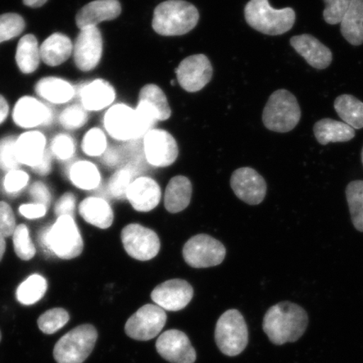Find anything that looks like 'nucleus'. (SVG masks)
I'll return each mask as SVG.
<instances>
[{
	"instance_id": "40",
	"label": "nucleus",
	"mask_w": 363,
	"mask_h": 363,
	"mask_svg": "<svg viewBox=\"0 0 363 363\" xmlns=\"http://www.w3.org/2000/svg\"><path fill=\"white\" fill-rule=\"evenodd\" d=\"M82 148L89 156L102 155L107 148L106 135L101 129H91L84 136Z\"/></svg>"
},
{
	"instance_id": "20",
	"label": "nucleus",
	"mask_w": 363,
	"mask_h": 363,
	"mask_svg": "<svg viewBox=\"0 0 363 363\" xmlns=\"http://www.w3.org/2000/svg\"><path fill=\"white\" fill-rule=\"evenodd\" d=\"M161 196V189L155 180L140 177L130 184L126 199L135 211L148 212L158 206Z\"/></svg>"
},
{
	"instance_id": "23",
	"label": "nucleus",
	"mask_w": 363,
	"mask_h": 363,
	"mask_svg": "<svg viewBox=\"0 0 363 363\" xmlns=\"http://www.w3.org/2000/svg\"><path fill=\"white\" fill-rule=\"evenodd\" d=\"M45 138L39 131H30L16 139V151L18 160L23 164L35 167L45 152Z\"/></svg>"
},
{
	"instance_id": "25",
	"label": "nucleus",
	"mask_w": 363,
	"mask_h": 363,
	"mask_svg": "<svg viewBox=\"0 0 363 363\" xmlns=\"http://www.w3.org/2000/svg\"><path fill=\"white\" fill-rule=\"evenodd\" d=\"M74 45L65 35H50L40 48V59L50 67L62 65L71 56Z\"/></svg>"
},
{
	"instance_id": "13",
	"label": "nucleus",
	"mask_w": 363,
	"mask_h": 363,
	"mask_svg": "<svg viewBox=\"0 0 363 363\" xmlns=\"http://www.w3.org/2000/svg\"><path fill=\"white\" fill-rule=\"evenodd\" d=\"M72 53L79 69L84 72L94 69L101 62L103 53L101 30L96 26L82 29L76 39Z\"/></svg>"
},
{
	"instance_id": "12",
	"label": "nucleus",
	"mask_w": 363,
	"mask_h": 363,
	"mask_svg": "<svg viewBox=\"0 0 363 363\" xmlns=\"http://www.w3.org/2000/svg\"><path fill=\"white\" fill-rule=\"evenodd\" d=\"M144 151L150 164L169 167L179 156L176 140L164 130L152 129L144 136Z\"/></svg>"
},
{
	"instance_id": "27",
	"label": "nucleus",
	"mask_w": 363,
	"mask_h": 363,
	"mask_svg": "<svg viewBox=\"0 0 363 363\" xmlns=\"http://www.w3.org/2000/svg\"><path fill=\"white\" fill-rule=\"evenodd\" d=\"M79 213L88 223L98 228L107 229L113 221V212L110 204L101 198L85 199L80 203Z\"/></svg>"
},
{
	"instance_id": "30",
	"label": "nucleus",
	"mask_w": 363,
	"mask_h": 363,
	"mask_svg": "<svg viewBox=\"0 0 363 363\" xmlns=\"http://www.w3.org/2000/svg\"><path fill=\"white\" fill-rule=\"evenodd\" d=\"M16 59L23 74H33L38 69L40 53L38 39L35 35L29 34L23 36L18 43Z\"/></svg>"
},
{
	"instance_id": "24",
	"label": "nucleus",
	"mask_w": 363,
	"mask_h": 363,
	"mask_svg": "<svg viewBox=\"0 0 363 363\" xmlns=\"http://www.w3.org/2000/svg\"><path fill=\"white\" fill-rule=\"evenodd\" d=\"M314 134L318 143L323 146L331 143H347L356 135L355 130L350 125L329 118L316 122Z\"/></svg>"
},
{
	"instance_id": "50",
	"label": "nucleus",
	"mask_w": 363,
	"mask_h": 363,
	"mask_svg": "<svg viewBox=\"0 0 363 363\" xmlns=\"http://www.w3.org/2000/svg\"><path fill=\"white\" fill-rule=\"evenodd\" d=\"M52 169V156L48 150H45L44 155L38 164L33 167V170L36 174L40 175L48 174L50 171Z\"/></svg>"
},
{
	"instance_id": "22",
	"label": "nucleus",
	"mask_w": 363,
	"mask_h": 363,
	"mask_svg": "<svg viewBox=\"0 0 363 363\" xmlns=\"http://www.w3.org/2000/svg\"><path fill=\"white\" fill-rule=\"evenodd\" d=\"M80 98L86 111H98L111 106L116 99V91L108 82L97 79L82 88Z\"/></svg>"
},
{
	"instance_id": "52",
	"label": "nucleus",
	"mask_w": 363,
	"mask_h": 363,
	"mask_svg": "<svg viewBox=\"0 0 363 363\" xmlns=\"http://www.w3.org/2000/svg\"><path fill=\"white\" fill-rule=\"evenodd\" d=\"M48 0H23L26 6L31 8H39L44 6Z\"/></svg>"
},
{
	"instance_id": "28",
	"label": "nucleus",
	"mask_w": 363,
	"mask_h": 363,
	"mask_svg": "<svg viewBox=\"0 0 363 363\" xmlns=\"http://www.w3.org/2000/svg\"><path fill=\"white\" fill-rule=\"evenodd\" d=\"M340 33L349 43L363 44V0H352L340 22Z\"/></svg>"
},
{
	"instance_id": "7",
	"label": "nucleus",
	"mask_w": 363,
	"mask_h": 363,
	"mask_svg": "<svg viewBox=\"0 0 363 363\" xmlns=\"http://www.w3.org/2000/svg\"><path fill=\"white\" fill-rule=\"evenodd\" d=\"M215 339L220 351L226 356L242 353L248 344V328L244 317L238 310H229L218 320Z\"/></svg>"
},
{
	"instance_id": "15",
	"label": "nucleus",
	"mask_w": 363,
	"mask_h": 363,
	"mask_svg": "<svg viewBox=\"0 0 363 363\" xmlns=\"http://www.w3.org/2000/svg\"><path fill=\"white\" fill-rule=\"evenodd\" d=\"M194 289L187 281L172 279L157 286L151 294L152 301L162 310L179 311L192 301Z\"/></svg>"
},
{
	"instance_id": "3",
	"label": "nucleus",
	"mask_w": 363,
	"mask_h": 363,
	"mask_svg": "<svg viewBox=\"0 0 363 363\" xmlns=\"http://www.w3.org/2000/svg\"><path fill=\"white\" fill-rule=\"evenodd\" d=\"M39 240L45 252L65 260L79 257L84 249L78 226L68 216L58 217L55 224L40 233Z\"/></svg>"
},
{
	"instance_id": "37",
	"label": "nucleus",
	"mask_w": 363,
	"mask_h": 363,
	"mask_svg": "<svg viewBox=\"0 0 363 363\" xmlns=\"http://www.w3.org/2000/svg\"><path fill=\"white\" fill-rule=\"evenodd\" d=\"M13 247L16 255L23 261H29L35 255V248L25 225H18L13 234Z\"/></svg>"
},
{
	"instance_id": "21",
	"label": "nucleus",
	"mask_w": 363,
	"mask_h": 363,
	"mask_svg": "<svg viewBox=\"0 0 363 363\" xmlns=\"http://www.w3.org/2000/svg\"><path fill=\"white\" fill-rule=\"evenodd\" d=\"M118 0H95L81 9L76 16V24L80 30L96 26L99 23L112 21L121 13Z\"/></svg>"
},
{
	"instance_id": "41",
	"label": "nucleus",
	"mask_w": 363,
	"mask_h": 363,
	"mask_svg": "<svg viewBox=\"0 0 363 363\" xmlns=\"http://www.w3.org/2000/svg\"><path fill=\"white\" fill-rule=\"evenodd\" d=\"M88 121L87 111L83 106H72L66 108L60 116L61 124L67 129H78Z\"/></svg>"
},
{
	"instance_id": "9",
	"label": "nucleus",
	"mask_w": 363,
	"mask_h": 363,
	"mask_svg": "<svg viewBox=\"0 0 363 363\" xmlns=\"http://www.w3.org/2000/svg\"><path fill=\"white\" fill-rule=\"evenodd\" d=\"M167 322L164 310L157 305L144 306L127 320L125 331L131 339L136 340H152L160 334Z\"/></svg>"
},
{
	"instance_id": "8",
	"label": "nucleus",
	"mask_w": 363,
	"mask_h": 363,
	"mask_svg": "<svg viewBox=\"0 0 363 363\" xmlns=\"http://www.w3.org/2000/svg\"><path fill=\"white\" fill-rule=\"evenodd\" d=\"M226 250L223 244L211 235H194L184 245L183 255L186 262L194 269L220 265L224 261Z\"/></svg>"
},
{
	"instance_id": "43",
	"label": "nucleus",
	"mask_w": 363,
	"mask_h": 363,
	"mask_svg": "<svg viewBox=\"0 0 363 363\" xmlns=\"http://www.w3.org/2000/svg\"><path fill=\"white\" fill-rule=\"evenodd\" d=\"M131 176L126 169L120 170L111 177L108 182V189L112 196L119 199H126L127 191L130 185Z\"/></svg>"
},
{
	"instance_id": "38",
	"label": "nucleus",
	"mask_w": 363,
	"mask_h": 363,
	"mask_svg": "<svg viewBox=\"0 0 363 363\" xmlns=\"http://www.w3.org/2000/svg\"><path fill=\"white\" fill-rule=\"evenodd\" d=\"M25 26L24 19L17 13H8L0 16V43L21 35Z\"/></svg>"
},
{
	"instance_id": "44",
	"label": "nucleus",
	"mask_w": 363,
	"mask_h": 363,
	"mask_svg": "<svg viewBox=\"0 0 363 363\" xmlns=\"http://www.w3.org/2000/svg\"><path fill=\"white\" fill-rule=\"evenodd\" d=\"M52 152L58 159L67 160L74 155L75 152L74 140L67 135H57L51 145Z\"/></svg>"
},
{
	"instance_id": "19",
	"label": "nucleus",
	"mask_w": 363,
	"mask_h": 363,
	"mask_svg": "<svg viewBox=\"0 0 363 363\" xmlns=\"http://www.w3.org/2000/svg\"><path fill=\"white\" fill-rule=\"evenodd\" d=\"M290 45L305 58L308 65L316 69H325L333 62V52L315 36L308 34L293 36Z\"/></svg>"
},
{
	"instance_id": "42",
	"label": "nucleus",
	"mask_w": 363,
	"mask_h": 363,
	"mask_svg": "<svg viewBox=\"0 0 363 363\" xmlns=\"http://www.w3.org/2000/svg\"><path fill=\"white\" fill-rule=\"evenodd\" d=\"M352 0H324L325 9L324 19L329 25H337L342 22L345 13L350 6Z\"/></svg>"
},
{
	"instance_id": "34",
	"label": "nucleus",
	"mask_w": 363,
	"mask_h": 363,
	"mask_svg": "<svg viewBox=\"0 0 363 363\" xmlns=\"http://www.w3.org/2000/svg\"><path fill=\"white\" fill-rule=\"evenodd\" d=\"M139 101H145L155 108L158 113L159 120H169L172 111L164 92L156 84H147L140 89Z\"/></svg>"
},
{
	"instance_id": "26",
	"label": "nucleus",
	"mask_w": 363,
	"mask_h": 363,
	"mask_svg": "<svg viewBox=\"0 0 363 363\" xmlns=\"http://www.w3.org/2000/svg\"><path fill=\"white\" fill-rule=\"evenodd\" d=\"M193 187L191 182L184 176H176L167 186L165 208L170 213H179L185 210L191 201Z\"/></svg>"
},
{
	"instance_id": "17",
	"label": "nucleus",
	"mask_w": 363,
	"mask_h": 363,
	"mask_svg": "<svg viewBox=\"0 0 363 363\" xmlns=\"http://www.w3.org/2000/svg\"><path fill=\"white\" fill-rule=\"evenodd\" d=\"M104 126L113 138L129 140L142 138L135 110L124 104L112 106L104 116Z\"/></svg>"
},
{
	"instance_id": "29",
	"label": "nucleus",
	"mask_w": 363,
	"mask_h": 363,
	"mask_svg": "<svg viewBox=\"0 0 363 363\" xmlns=\"http://www.w3.org/2000/svg\"><path fill=\"white\" fill-rule=\"evenodd\" d=\"M35 92L39 96L54 104H65L74 96V87L65 80L53 78L40 79L35 85Z\"/></svg>"
},
{
	"instance_id": "48",
	"label": "nucleus",
	"mask_w": 363,
	"mask_h": 363,
	"mask_svg": "<svg viewBox=\"0 0 363 363\" xmlns=\"http://www.w3.org/2000/svg\"><path fill=\"white\" fill-rule=\"evenodd\" d=\"M31 197L34 199L36 203L43 204L48 208L51 203V194H50L47 186L40 182H36L30 189Z\"/></svg>"
},
{
	"instance_id": "39",
	"label": "nucleus",
	"mask_w": 363,
	"mask_h": 363,
	"mask_svg": "<svg viewBox=\"0 0 363 363\" xmlns=\"http://www.w3.org/2000/svg\"><path fill=\"white\" fill-rule=\"evenodd\" d=\"M16 139L13 136H8L0 140V169L11 172L16 170L20 162L18 160L16 151Z\"/></svg>"
},
{
	"instance_id": "11",
	"label": "nucleus",
	"mask_w": 363,
	"mask_h": 363,
	"mask_svg": "<svg viewBox=\"0 0 363 363\" xmlns=\"http://www.w3.org/2000/svg\"><path fill=\"white\" fill-rule=\"evenodd\" d=\"M177 79L182 88L189 93L198 92L210 83L213 67L203 54L186 57L176 70Z\"/></svg>"
},
{
	"instance_id": "47",
	"label": "nucleus",
	"mask_w": 363,
	"mask_h": 363,
	"mask_svg": "<svg viewBox=\"0 0 363 363\" xmlns=\"http://www.w3.org/2000/svg\"><path fill=\"white\" fill-rule=\"evenodd\" d=\"M75 210V197L71 193L63 194L56 204V214L60 216H68L72 217Z\"/></svg>"
},
{
	"instance_id": "14",
	"label": "nucleus",
	"mask_w": 363,
	"mask_h": 363,
	"mask_svg": "<svg viewBox=\"0 0 363 363\" xmlns=\"http://www.w3.org/2000/svg\"><path fill=\"white\" fill-rule=\"evenodd\" d=\"M230 186L240 201L250 206H257L264 201L266 181L252 167H240L235 170L231 176Z\"/></svg>"
},
{
	"instance_id": "16",
	"label": "nucleus",
	"mask_w": 363,
	"mask_h": 363,
	"mask_svg": "<svg viewBox=\"0 0 363 363\" xmlns=\"http://www.w3.org/2000/svg\"><path fill=\"white\" fill-rule=\"evenodd\" d=\"M157 351L162 358L172 363H194L195 352L187 335L179 330H169L158 337Z\"/></svg>"
},
{
	"instance_id": "45",
	"label": "nucleus",
	"mask_w": 363,
	"mask_h": 363,
	"mask_svg": "<svg viewBox=\"0 0 363 363\" xmlns=\"http://www.w3.org/2000/svg\"><path fill=\"white\" fill-rule=\"evenodd\" d=\"M16 228V219L11 207L6 202L0 201V234L4 238L11 237Z\"/></svg>"
},
{
	"instance_id": "35",
	"label": "nucleus",
	"mask_w": 363,
	"mask_h": 363,
	"mask_svg": "<svg viewBox=\"0 0 363 363\" xmlns=\"http://www.w3.org/2000/svg\"><path fill=\"white\" fill-rule=\"evenodd\" d=\"M346 196L352 224L357 230L363 233V181L351 182L346 189Z\"/></svg>"
},
{
	"instance_id": "33",
	"label": "nucleus",
	"mask_w": 363,
	"mask_h": 363,
	"mask_svg": "<svg viewBox=\"0 0 363 363\" xmlns=\"http://www.w3.org/2000/svg\"><path fill=\"white\" fill-rule=\"evenodd\" d=\"M47 290L48 282L43 276L31 275L18 287L16 298L22 305H34L43 298Z\"/></svg>"
},
{
	"instance_id": "31",
	"label": "nucleus",
	"mask_w": 363,
	"mask_h": 363,
	"mask_svg": "<svg viewBox=\"0 0 363 363\" xmlns=\"http://www.w3.org/2000/svg\"><path fill=\"white\" fill-rule=\"evenodd\" d=\"M335 111L340 119L354 130L363 128V102L351 94H342L335 99Z\"/></svg>"
},
{
	"instance_id": "5",
	"label": "nucleus",
	"mask_w": 363,
	"mask_h": 363,
	"mask_svg": "<svg viewBox=\"0 0 363 363\" xmlns=\"http://www.w3.org/2000/svg\"><path fill=\"white\" fill-rule=\"evenodd\" d=\"M301 119V108L296 97L286 89L272 93L262 112V122L267 130L279 133L293 130Z\"/></svg>"
},
{
	"instance_id": "54",
	"label": "nucleus",
	"mask_w": 363,
	"mask_h": 363,
	"mask_svg": "<svg viewBox=\"0 0 363 363\" xmlns=\"http://www.w3.org/2000/svg\"><path fill=\"white\" fill-rule=\"evenodd\" d=\"M362 165H363V147L362 150Z\"/></svg>"
},
{
	"instance_id": "32",
	"label": "nucleus",
	"mask_w": 363,
	"mask_h": 363,
	"mask_svg": "<svg viewBox=\"0 0 363 363\" xmlns=\"http://www.w3.org/2000/svg\"><path fill=\"white\" fill-rule=\"evenodd\" d=\"M70 179L76 187L90 190L98 187L101 177L97 167L92 162L80 161L71 167Z\"/></svg>"
},
{
	"instance_id": "55",
	"label": "nucleus",
	"mask_w": 363,
	"mask_h": 363,
	"mask_svg": "<svg viewBox=\"0 0 363 363\" xmlns=\"http://www.w3.org/2000/svg\"><path fill=\"white\" fill-rule=\"evenodd\" d=\"M1 339H2V334H1V331H0V342H1Z\"/></svg>"
},
{
	"instance_id": "49",
	"label": "nucleus",
	"mask_w": 363,
	"mask_h": 363,
	"mask_svg": "<svg viewBox=\"0 0 363 363\" xmlns=\"http://www.w3.org/2000/svg\"><path fill=\"white\" fill-rule=\"evenodd\" d=\"M47 207L43 204H23L20 207V213L28 219H38V218L43 217L47 213Z\"/></svg>"
},
{
	"instance_id": "51",
	"label": "nucleus",
	"mask_w": 363,
	"mask_h": 363,
	"mask_svg": "<svg viewBox=\"0 0 363 363\" xmlns=\"http://www.w3.org/2000/svg\"><path fill=\"white\" fill-rule=\"evenodd\" d=\"M9 113V104L6 99L0 95V125L6 121Z\"/></svg>"
},
{
	"instance_id": "1",
	"label": "nucleus",
	"mask_w": 363,
	"mask_h": 363,
	"mask_svg": "<svg viewBox=\"0 0 363 363\" xmlns=\"http://www.w3.org/2000/svg\"><path fill=\"white\" fill-rule=\"evenodd\" d=\"M307 312L296 303L284 301L269 308L263 318L262 328L275 345L296 342L308 328Z\"/></svg>"
},
{
	"instance_id": "2",
	"label": "nucleus",
	"mask_w": 363,
	"mask_h": 363,
	"mask_svg": "<svg viewBox=\"0 0 363 363\" xmlns=\"http://www.w3.org/2000/svg\"><path fill=\"white\" fill-rule=\"evenodd\" d=\"M199 20V11L191 3L167 0L154 11L152 28L163 36L183 35L194 29Z\"/></svg>"
},
{
	"instance_id": "36",
	"label": "nucleus",
	"mask_w": 363,
	"mask_h": 363,
	"mask_svg": "<svg viewBox=\"0 0 363 363\" xmlns=\"http://www.w3.org/2000/svg\"><path fill=\"white\" fill-rule=\"evenodd\" d=\"M70 316L65 308H54L38 318V325L44 334L52 335L65 326Z\"/></svg>"
},
{
	"instance_id": "46",
	"label": "nucleus",
	"mask_w": 363,
	"mask_h": 363,
	"mask_svg": "<svg viewBox=\"0 0 363 363\" xmlns=\"http://www.w3.org/2000/svg\"><path fill=\"white\" fill-rule=\"evenodd\" d=\"M29 176L26 172L20 170H12L8 172L4 179V188L9 193H17L24 189L28 184Z\"/></svg>"
},
{
	"instance_id": "18",
	"label": "nucleus",
	"mask_w": 363,
	"mask_h": 363,
	"mask_svg": "<svg viewBox=\"0 0 363 363\" xmlns=\"http://www.w3.org/2000/svg\"><path fill=\"white\" fill-rule=\"evenodd\" d=\"M13 119L23 128H34L39 125H48L53 121V112L44 104L33 97L19 99L13 112Z\"/></svg>"
},
{
	"instance_id": "53",
	"label": "nucleus",
	"mask_w": 363,
	"mask_h": 363,
	"mask_svg": "<svg viewBox=\"0 0 363 363\" xmlns=\"http://www.w3.org/2000/svg\"><path fill=\"white\" fill-rule=\"evenodd\" d=\"M6 240L3 235L0 234V261H1L4 252H6Z\"/></svg>"
},
{
	"instance_id": "6",
	"label": "nucleus",
	"mask_w": 363,
	"mask_h": 363,
	"mask_svg": "<svg viewBox=\"0 0 363 363\" xmlns=\"http://www.w3.org/2000/svg\"><path fill=\"white\" fill-rule=\"evenodd\" d=\"M97 339L94 325L77 326L59 339L54 347V359L57 363H83L92 353Z\"/></svg>"
},
{
	"instance_id": "4",
	"label": "nucleus",
	"mask_w": 363,
	"mask_h": 363,
	"mask_svg": "<svg viewBox=\"0 0 363 363\" xmlns=\"http://www.w3.org/2000/svg\"><path fill=\"white\" fill-rule=\"evenodd\" d=\"M245 19L254 30L269 35H280L293 28L296 20L294 9L276 10L269 0H250L244 10Z\"/></svg>"
},
{
	"instance_id": "10",
	"label": "nucleus",
	"mask_w": 363,
	"mask_h": 363,
	"mask_svg": "<svg viewBox=\"0 0 363 363\" xmlns=\"http://www.w3.org/2000/svg\"><path fill=\"white\" fill-rule=\"evenodd\" d=\"M121 240L125 252L136 260H151L160 251V239L155 231L139 224L126 225L121 231Z\"/></svg>"
}]
</instances>
